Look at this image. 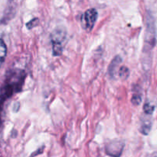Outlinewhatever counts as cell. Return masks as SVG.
<instances>
[{
  "mask_svg": "<svg viewBox=\"0 0 157 157\" xmlns=\"http://www.w3.org/2000/svg\"><path fill=\"white\" fill-rule=\"evenodd\" d=\"M141 96L140 94H133V98H132V103L134 105H139L141 103Z\"/></svg>",
  "mask_w": 157,
  "mask_h": 157,
  "instance_id": "11",
  "label": "cell"
},
{
  "mask_svg": "<svg viewBox=\"0 0 157 157\" xmlns=\"http://www.w3.org/2000/svg\"><path fill=\"white\" fill-rule=\"evenodd\" d=\"M98 18V12L95 9H90L86 11L81 17V25L84 30L90 32L94 26Z\"/></svg>",
  "mask_w": 157,
  "mask_h": 157,
  "instance_id": "3",
  "label": "cell"
},
{
  "mask_svg": "<svg viewBox=\"0 0 157 157\" xmlns=\"http://www.w3.org/2000/svg\"><path fill=\"white\" fill-rule=\"evenodd\" d=\"M6 55H7V47H6L4 41L0 38V67L4 63Z\"/></svg>",
  "mask_w": 157,
  "mask_h": 157,
  "instance_id": "6",
  "label": "cell"
},
{
  "mask_svg": "<svg viewBox=\"0 0 157 157\" xmlns=\"http://www.w3.org/2000/svg\"><path fill=\"white\" fill-rule=\"evenodd\" d=\"M129 74H130L129 73V69L127 67H125V66H123V67H121L119 69L118 75H119L120 78H122V79H126V78H128Z\"/></svg>",
  "mask_w": 157,
  "mask_h": 157,
  "instance_id": "8",
  "label": "cell"
},
{
  "mask_svg": "<svg viewBox=\"0 0 157 157\" xmlns=\"http://www.w3.org/2000/svg\"><path fill=\"white\" fill-rule=\"evenodd\" d=\"M121 63V58L120 56H116L114 58H113V61H111L110 64L109 65V68H108L109 75H110L111 78H114L115 74H116L117 67L120 65Z\"/></svg>",
  "mask_w": 157,
  "mask_h": 157,
  "instance_id": "5",
  "label": "cell"
},
{
  "mask_svg": "<svg viewBox=\"0 0 157 157\" xmlns=\"http://www.w3.org/2000/svg\"><path fill=\"white\" fill-rule=\"evenodd\" d=\"M25 76V72L21 69H14L8 72L0 89V113L4 103L12 95L21 91Z\"/></svg>",
  "mask_w": 157,
  "mask_h": 157,
  "instance_id": "1",
  "label": "cell"
},
{
  "mask_svg": "<svg viewBox=\"0 0 157 157\" xmlns=\"http://www.w3.org/2000/svg\"><path fill=\"white\" fill-rule=\"evenodd\" d=\"M144 112L147 115H151L153 113V111H154V107L153 105H151L150 104H149V103H147V104H144Z\"/></svg>",
  "mask_w": 157,
  "mask_h": 157,
  "instance_id": "9",
  "label": "cell"
},
{
  "mask_svg": "<svg viewBox=\"0 0 157 157\" xmlns=\"http://www.w3.org/2000/svg\"><path fill=\"white\" fill-rule=\"evenodd\" d=\"M66 38V32L62 29H55L52 34L51 41L52 44V53L54 56H59L62 54L63 44Z\"/></svg>",
  "mask_w": 157,
  "mask_h": 157,
  "instance_id": "2",
  "label": "cell"
},
{
  "mask_svg": "<svg viewBox=\"0 0 157 157\" xmlns=\"http://www.w3.org/2000/svg\"><path fill=\"white\" fill-rule=\"evenodd\" d=\"M38 18H35L31 20L29 22H28L27 24H26V26H27V28L29 29H33V28H35V26L38 25Z\"/></svg>",
  "mask_w": 157,
  "mask_h": 157,
  "instance_id": "10",
  "label": "cell"
},
{
  "mask_svg": "<svg viewBox=\"0 0 157 157\" xmlns=\"http://www.w3.org/2000/svg\"><path fill=\"white\" fill-rule=\"evenodd\" d=\"M124 149V143L121 141L115 140L110 142L106 147L107 154L112 157H120Z\"/></svg>",
  "mask_w": 157,
  "mask_h": 157,
  "instance_id": "4",
  "label": "cell"
},
{
  "mask_svg": "<svg viewBox=\"0 0 157 157\" xmlns=\"http://www.w3.org/2000/svg\"><path fill=\"white\" fill-rule=\"evenodd\" d=\"M150 128H151V122L150 121H145L142 123L140 130L143 134L147 135L150 132Z\"/></svg>",
  "mask_w": 157,
  "mask_h": 157,
  "instance_id": "7",
  "label": "cell"
}]
</instances>
